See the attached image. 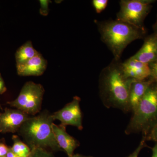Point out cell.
Listing matches in <instances>:
<instances>
[{
	"instance_id": "obj_23",
	"label": "cell",
	"mask_w": 157,
	"mask_h": 157,
	"mask_svg": "<svg viewBox=\"0 0 157 157\" xmlns=\"http://www.w3.org/2000/svg\"><path fill=\"white\" fill-rule=\"evenodd\" d=\"M6 90L7 88H6V85L0 73V94H2L6 92Z\"/></svg>"
},
{
	"instance_id": "obj_16",
	"label": "cell",
	"mask_w": 157,
	"mask_h": 157,
	"mask_svg": "<svg viewBox=\"0 0 157 157\" xmlns=\"http://www.w3.org/2000/svg\"><path fill=\"white\" fill-rule=\"evenodd\" d=\"M28 157H55L52 153L46 149L36 147L31 149L30 154Z\"/></svg>"
},
{
	"instance_id": "obj_21",
	"label": "cell",
	"mask_w": 157,
	"mask_h": 157,
	"mask_svg": "<svg viewBox=\"0 0 157 157\" xmlns=\"http://www.w3.org/2000/svg\"><path fill=\"white\" fill-rule=\"evenodd\" d=\"M153 140L157 142V123L152 129L149 135L147 138L146 140Z\"/></svg>"
},
{
	"instance_id": "obj_11",
	"label": "cell",
	"mask_w": 157,
	"mask_h": 157,
	"mask_svg": "<svg viewBox=\"0 0 157 157\" xmlns=\"http://www.w3.org/2000/svg\"><path fill=\"white\" fill-rule=\"evenodd\" d=\"M132 57L148 64L157 60V34L146 37L140 50Z\"/></svg>"
},
{
	"instance_id": "obj_17",
	"label": "cell",
	"mask_w": 157,
	"mask_h": 157,
	"mask_svg": "<svg viewBox=\"0 0 157 157\" xmlns=\"http://www.w3.org/2000/svg\"><path fill=\"white\" fill-rule=\"evenodd\" d=\"M109 1L108 0H93V6L98 14L101 13L107 8Z\"/></svg>"
},
{
	"instance_id": "obj_13",
	"label": "cell",
	"mask_w": 157,
	"mask_h": 157,
	"mask_svg": "<svg viewBox=\"0 0 157 157\" xmlns=\"http://www.w3.org/2000/svg\"><path fill=\"white\" fill-rule=\"evenodd\" d=\"M153 83L154 82L151 77L147 80L143 81L135 80L133 82L129 95V103L132 112L137 108L149 88Z\"/></svg>"
},
{
	"instance_id": "obj_27",
	"label": "cell",
	"mask_w": 157,
	"mask_h": 157,
	"mask_svg": "<svg viewBox=\"0 0 157 157\" xmlns=\"http://www.w3.org/2000/svg\"><path fill=\"white\" fill-rule=\"evenodd\" d=\"M153 29L155 34H157V17L156 21L153 25Z\"/></svg>"
},
{
	"instance_id": "obj_3",
	"label": "cell",
	"mask_w": 157,
	"mask_h": 157,
	"mask_svg": "<svg viewBox=\"0 0 157 157\" xmlns=\"http://www.w3.org/2000/svg\"><path fill=\"white\" fill-rule=\"evenodd\" d=\"M54 121L52 113L44 110L36 116L29 117L17 132L31 149L40 147L59 151L61 149L52 131Z\"/></svg>"
},
{
	"instance_id": "obj_12",
	"label": "cell",
	"mask_w": 157,
	"mask_h": 157,
	"mask_svg": "<svg viewBox=\"0 0 157 157\" xmlns=\"http://www.w3.org/2000/svg\"><path fill=\"white\" fill-rule=\"evenodd\" d=\"M17 73L21 76H39L44 73L47 61L40 54L23 64L16 65Z\"/></svg>"
},
{
	"instance_id": "obj_19",
	"label": "cell",
	"mask_w": 157,
	"mask_h": 157,
	"mask_svg": "<svg viewBox=\"0 0 157 157\" xmlns=\"http://www.w3.org/2000/svg\"><path fill=\"white\" fill-rule=\"evenodd\" d=\"M39 2L41 6L40 9V14L43 16H47L49 12L48 5L51 2L48 0H40Z\"/></svg>"
},
{
	"instance_id": "obj_24",
	"label": "cell",
	"mask_w": 157,
	"mask_h": 157,
	"mask_svg": "<svg viewBox=\"0 0 157 157\" xmlns=\"http://www.w3.org/2000/svg\"><path fill=\"white\" fill-rule=\"evenodd\" d=\"M6 157H20L18 156L17 155L15 154L14 153L13 151H11V148H9V151H8V153L6 155Z\"/></svg>"
},
{
	"instance_id": "obj_14",
	"label": "cell",
	"mask_w": 157,
	"mask_h": 157,
	"mask_svg": "<svg viewBox=\"0 0 157 157\" xmlns=\"http://www.w3.org/2000/svg\"><path fill=\"white\" fill-rule=\"evenodd\" d=\"M39 53L34 48L31 41L27 42L16 51L15 53L16 65H21L26 63Z\"/></svg>"
},
{
	"instance_id": "obj_18",
	"label": "cell",
	"mask_w": 157,
	"mask_h": 157,
	"mask_svg": "<svg viewBox=\"0 0 157 157\" xmlns=\"http://www.w3.org/2000/svg\"><path fill=\"white\" fill-rule=\"evenodd\" d=\"M151 70V78L154 82V83L157 86V60L152 62L149 64Z\"/></svg>"
},
{
	"instance_id": "obj_8",
	"label": "cell",
	"mask_w": 157,
	"mask_h": 157,
	"mask_svg": "<svg viewBox=\"0 0 157 157\" xmlns=\"http://www.w3.org/2000/svg\"><path fill=\"white\" fill-rule=\"evenodd\" d=\"M29 116L18 109L6 108L0 113V132L2 133L17 132Z\"/></svg>"
},
{
	"instance_id": "obj_20",
	"label": "cell",
	"mask_w": 157,
	"mask_h": 157,
	"mask_svg": "<svg viewBox=\"0 0 157 157\" xmlns=\"http://www.w3.org/2000/svg\"><path fill=\"white\" fill-rule=\"evenodd\" d=\"M146 140L145 138H142V140H141L140 144H139V145L137 147V148L135 150V151L132 153L128 157H138L141 150L146 146V144L145 143Z\"/></svg>"
},
{
	"instance_id": "obj_15",
	"label": "cell",
	"mask_w": 157,
	"mask_h": 157,
	"mask_svg": "<svg viewBox=\"0 0 157 157\" xmlns=\"http://www.w3.org/2000/svg\"><path fill=\"white\" fill-rule=\"evenodd\" d=\"M12 139L14 143L11 147V151L18 156L28 157L31 152V148L28 145L21 141L18 136H14Z\"/></svg>"
},
{
	"instance_id": "obj_9",
	"label": "cell",
	"mask_w": 157,
	"mask_h": 157,
	"mask_svg": "<svg viewBox=\"0 0 157 157\" xmlns=\"http://www.w3.org/2000/svg\"><path fill=\"white\" fill-rule=\"evenodd\" d=\"M121 67L127 78L143 81L151 77V73L149 64L142 63L132 57L123 63H121Z\"/></svg>"
},
{
	"instance_id": "obj_6",
	"label": "cell",
	"mask_w": 157,
	"mask_h": 157,
	"mask_svg": "<svg viewBox=\"0 0 157 157\" xmlns=\"http://www.w3.org/2000/svg\"><path fill=\"white\" fill-rule=\"evenodd\" d=\"M153 0H122L117 19L140 28H144V21L149 13Z\"/></svg>"
},
{
	"instance_id": "obj_5",
	"label": "cell",
	"mask_w": 157,
	"mask_h": 157,
	"mask_svg": "<svg viewBox=\"0 0 157 157\" xmlns=\"http://www.w3.org/2000/svg\"><path fill=\"white\" fill-rule=\"evenodd\" d=\"M44 92L45 90L42 85L27 82L17 98L8 104L29 116L35 115L41 111Z\"/></svg>"
},
{
	"instance_id": "obj_1",
	"label": "cell",
	"mask_w": 157,
	"mask_h": 157,
	"mask_svg": "<svg viewBox=\"0 0 157 157\" xmlns=\"http://www.w3.org/2000/svg\"><path fill=\"white\" fill-rule=\"evenodd\" d=\"M134 80L127 78L119 61L113 60L102 70L99 77V94L104 106L108 108H117L125 113L132 111L129 95Z\"/></svg>"
},
{
	"instance_id": "obj_7",
	"label": "cell",
	"mask_w": 157,
	"mask_h": 157,
	"mask_svg": "<svg viewBox=\"0 0 157 157\" xmlns=\"http://www.w3.org/2000/svg\"><path fill=\"white\" fill-rule=\"evenodd\" d=\"M80 98L75 96L70 103L61 109L52 113L54 120H58L60 124L64 126L68 125L76 127L79 130L83 129L82 114L80 108Z\"/></svg>"
},
{
	"instance_id": "obj_2",
	"label": "cell",
	"mask_w": 157,
	"mask_h": 157,
	"mask_svg": "<svg viewBox=\"0 0 157 157\" xmlns=\"http://www.w3.org/2000/svg\"><path fill=\"white\" fill-rule=\"evenodd\" d=\"M97 24L101 40L111 52L116 61H119L129 44L142 39L146 33L144 28L137 27L117 19L98 21Z\"/></svg>"
},
{
	"instance_id": "obj_4",
	"label": "cell",
	"mask_w": 157,
	"mask_h": 157,
	"mask_svg": "<svg viewBox=\"0 0 157 157\" xmlns=\"http://www.w3.org/2000/svg\"><path fill=\"white\" fill-rule=\"evenodd\" d=\"M133 113L125 134L140 133L146 140L157 123V86L154 83L149 88Z\"/></svg>"
},
{
	"instance_id": "obj_10",
	"label": "cell",
	"mask_w": 157,
	"mask_h": 157,
	"mask_svg": "<svg viewBox=\"0 0 157 157\" xmlns=\"http://www.w3.org/2000/svg\"><path fill=\"white\" fill-rule=\"evenodd\" d=\"M52 129L57 143L61 149L71 157L74 154L75 149L80 145L79 141L69 135L66 131V127L61 124H52Z\"/></svg>"
},
{
	"instance_id": "obj_25",
	"label": "cell",
	"mask_w": 157,
	"mask_h": 157,
	"mask_svg": "<svg viewBox=\"0 0 157 157\" xmlns=\"http://www.w3.org/2000/svg\"><path fill=\"white\" fill-rule=\"evenodd\" d=\"M152 155L151 157H157V142L152 148Z\"/></svg>"
},
{
	"instance_id": "obj_26",
	"label": "cell",
	"mask_w": 157,
	"mask_h": 157,
	"mask_svg": "<svg viewBox=\"0 0 157 157\" xmlns=\"http://www.w3.org/2000/svg\"><path fill=\"white\" fill-rule=\"evenodd\" d=\"M71 157H94L92 156H86L84 155L78 154H74Z\"/></svg>"
},
{
	"instance_id": "obj_22",
	"label": "cell",
	"mask_w": 157,
	"mask_h": 157,
	"mask_svg": "<svg viewBox=\"0 0 157 157\" xmlns=\"http://www.w3.org/2000/svg\"><path fill=\"white\" fill-rule=\"evenodd\" d=\"M9 148L5 144L0 143V157H6Z\"/></svg>"
}]
</instances>
